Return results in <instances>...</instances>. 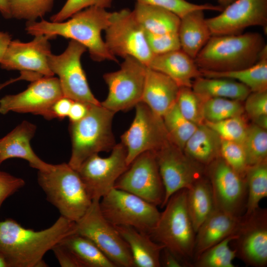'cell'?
<instances>
[{
    "label": "cell",
    "mask_w": 267,
    "mask_h": 267,
    "mask_svg": "<svg viewBox=\"0 0 267 267\" xmlns=\"http://www.w3.org/2000/svg\"><path fill=\"white\" fill-rule=\"evenodd\" d=\"M75 222L60 216L40 231L26 228L12 219L0 221V253L9 267H43L45 253L74 233Z\"/></svg>",
    "instance_id": "obj_1"
},
{
    "label": "cell",
    "mask_w": 267,
    "mask_h": 267,
    "mask_svg": "<svg viewBox=\"0 0 267 267\" xmlns=\"http://www.w3.org/2000/svg\"><path fill=\"white\" fill-rule=\"evenodd\" d=\"M111 12L106 8L92 6L73 15L62 22H27L25 30L27 34L36 36L45 35L51 39L61 36L76 41L84 45L90 57L94 61L106 60L117 62L116 57L109 51L101 33L108 27Z\"/></svg>",
    "instance_id": "obj_2"
},
{
    "label": "cell",
    "mask_w": 267,
    "mask_h": 267,
    "mask_svg": "<svg viewBox=\"0 0 267 267\" xmlns=\"http://www.w3.org/2000/svg\"><path fill=\"white\" fill-rule=\"evenodd\" d=\"M267 50L265 39L259 33L212 36L194 61L200 70H236L254 65Z\"/></svg>",
    "instance_id": "obj_3"
},
{
    "label": "cell",
    "mask_w": 267,
    "mask_h": 267,
    "mask_svg": "<svg viewBox=\"0 0 267 267\" xmlns=\"http://www.w3.org/2000/svg\"><path fill=\"white\" fill-rule=\"evenodd\" d=\"M186 193L187 189H183L170 197L149 235L185 267H192L196 232L187 210Z\"/></svg>",
    "instance_id": "obj_4"
},
{
    "label": "cell",
    "mask_w": 267,
    "mask_h": 267,
    "mask_svg": "<svg viewBox=\"0 0 267 267\" xmlns=\"http://www.w3.org/2000/svg\"><path fill=\"white\" fill-rule=\"evenodd\" d=\"M38 182L47 200L61 216L77 222L90 206L92 199L78 171L68 163L53 165L47 171H39Z\"/></svg>",
    "instance_id": "obj_5"
},
{
    "label": "cell",
    "mask_w": 267,
    "mask_h": 267,
    "mask_svg": "<svg viewBox=\"0 0 267 267\" xmlns=\"http://www.w3.org/2000/svg\"><path fill=\"white\" fill-rule=\"evenodd\" d=\"M115 113L99 105L89 104L86 116L70 123L72 152L68 164L77 170L89 157L112 150L116 145L112 130Z\"/></svg>",
    "instance_id": "obj_6"
},
{
    "label": "cell",
    "mask_w": 267,
    "mask_h": 267,
    "mask_svg": "<svg viewBox=\"0 0 267 267\" xmlns=\"http://www.w3.org/2000/svg\"><path fill=\"white\" fill-rule=\"evenodd\" d=\"M99 206L105 218L113 226H129L148 234L160 215L156 206L115 188L100 199Z\"/></svg>",
    "instance_id": "obj_7"
},
{
    "label": "cell",
    "mask_w": 267,
    "mask_h": 267,
    "mask_svg": "<svg viewBox=\"0 0 267 267\" xmlns=\"http://www.w3.org/2000/svg\"><path fill=\"white\" fill-rule=\"evenodd\" d=\"M99 199H93L84 216L75 222L74 233L93 242L116 266L135 267L128 245L102 214Z\"/></svg>",
    "instance_id": "obj_8"
},
{
    "label": "cell",
    "mask_w": 267,
    "mask_h": 267,
    "mask_svg": "<svg viewBox=\"0 0 267 267\" xmlns=\"http://www.w3.org/2000/svg\"><path fill=\"white\" fill-rule=\"evenodd\" d=\"M105 43L114 56H131L148 66L154 55L148 44L145 32L128 8L111 12Z\"/></svg>",
    "instance_id": "obj_9"
},
{
    "label": "cell",
    "mask_w": 267,
    "mask_h": 267,
    "mask_svg": "<svg viewBox=\"0 0 267 267\" xmlns=\"http://www.w3.org/2000/svg\"><path fill=\"white\" fill-rule=\"evenodd\" d=\"M124 59L118 70L103 76L108 93L100 104L115 113L129 110L140 102L144 88L147 66L133 57Z\"/></svg>",
    "instance_id": "obj_10"
},
{
    "label": "cell",
    "mask_w": 267,
    "mask_h": 267,
    "mask_svg": "<svg viewBox=\"0 0 267 267\" xmlns=\"http://www.w3.org/2000/svg\"><path fill=\"white\" fill-rule=\"evenodd\" d=\"M87 51L84 45L71 40L62 53L49 55L48 65L53 74L58 76L63 96L73 101L99 105L100 102L91 92L81 64V57Z\"/></svg>",
    "instance_id": "obj_11"
},
{
    "label": "cell",
    "mask_w": 267,
    "mask_h": 267,
    "mask_svg": "<svg viewBox=\"0 0 267 267\" xmlns=\"http://www.w3.org/2000/svg\"><path fill=\"white\" fill-rule=\"evenodd\" d=\"M135 107L134 119L121 137V143L127 150L128 166L141 153L156 152L169 140L162 117L142 102Z\"/></svg>",
    "instance_id": "obj_12"
},
{
    "label": "cell",
    "mask_w": 267,
    "mask_h": 267,
    "mask_svg": "<svg viewBox=\"0 0 267 267\" xmlns=\"http://www.w3.org/2000/svg\"><path fill=\"white\" fill-rule=\"evenodd\" d=\"M114 188L161 207L164 200L165 189L155 153L147 151L136 157L117 179Z\"/></svg>",
    "instance_id": "obj_13"
},
{
    "label": "cell",
    "mask_w": 267,
    "mask_h": 267,
    "mask_svg": "<svg viewBox=\"0 0 267 267\" xmlns=\"http://www.w3.org/2000/svg\"><path fill=\"white\" fill-rule=\"evenodd\" d=\"M111 154L103 158L95 154L87 158L77 170L92 200L99 199L114 188L129 166L127 150L122 143L116 144Z\"/></svg>",
    "instance_id": "obj_14"
},
{
    "label": "cell",
    "mask_w": 267,
    "mask_h": 267,
    "mask_svg": "<svg viewBox=\"0 0 267 267\" xmlns=\"http://www.w3.org/2000/svg\"><path fill=\"white\" fill-rule=\"evenodd\" d=\"M206 167V177L211 185L215 208L234 216H242L247 197L245 178L221 156Z\"/></svg>",
    "instance_id": "obj_15"
},
{
    "label": "cell",
    "mask_w": 267,
    "mask_h": 267,
    "mask_svg": "<svg viewBox=\"0 0 267 267\" xmlns=\"http://www.w3.org/2000/svg\"><path fill=\"white\" fill-rule=\"evenodd\" d=\"M156 158L165 189L164 208L176 192L188 189L203 176L202 166L187 157L170 140L156 152Z\"/></svg>",
    "instance_id": "obj_16"
},
{
    "label": "cell",
    "mask_w": 267,
    "mask_h": 267,
    "mask_svg": "<svg viewBox=\"0 0 267 267\" xmlns=\"http://www.w3.org/2000/svg\"><path fill=\"white\" fill-rule=\"evenodd\" d=\"M62 96L57 78L42 77L31 82L24 91L2 97L0 99V113H32L44 117L54 102Z\"/></svg>",
    "instance_id": "obj_17"
},
{
    "label": "cell",
    "mask_w": 267,
    "mask_h": 267,
    "mask_svg": "<svg viewBox=\"0 0 267 267\" xmlns=\"http://www.w3.org/2000/svg\"><path fill=\"white\" fill-rule=\"evenodd\" d=\"M234 242L236 257L246 265L265 267L267 265V211L260 207L242 216Z\"/></svg>",
    "instance_id": "obj_18"
},
{
    "label": "cell",
    "mask_w": 267,
    "mask_h": 267,
    "mask_svg": "<svg viewBox=\"0 0 267 267\" xmlns=\"http://www.w3.org/2000/svg\"><path fill=\"white\" fill-rule=\"evenodd\" d=\"M206 22L212 36L239 34L251 26L265 28L267 0H235Z\"/></svg>",
    "instance_id": "obj_19"
},
{
    "label": "cell",
    "mask_w": 267,
    "mask_h": 267,
    "mask_svg": "<svg viewBox=\"0 0 267 267\" xmlns=\"http://www.w3.org/2000/svg\"><path fill=\"white\" fill-rule=\"evenodd\" d=\"M34 37L28 42L11 40L0 63L1 68L41 77L53 76L48 65L51 39L45 35Z\"/></svg>",
    "instance_id": "obj_20"
},
{
    "label": "cell",
    "mask_w": 267,
    "mask_h": 267,
    "mask_svg": "<svg viewBox=\"0 0 267 267\" xmlns=\"http://www.w3.org/2000/svg\"><path fill=\"white\" fill-rule=\"evenodd\" d=\"M36 131L33 123L24 121L0 139V164L5 160L18 158L28 162L39 171H47L53 167L40 159L31 147L30 141Z\"/></svg>",
    "instance_id": "obj_21"
},
{
    "label": "cell",
    "mask_w": 267,
    "mask_h": 267,
    "mask_svg": "<svg viewBox=\"0 0 267 267\" xmlns=\"http://www.w3.org/2000/svg\"><path fill=\"white\" fill-rule=\"evenodd\" d=\"M242 216H234L215 208L196 232L193 262L207 249L236 234Z\"/></svg>",
    "instance_id": "obj_22"
},
{
    "label": "cell",
    "mask_w": 267,
    "mask_h": 267,
    "mask_svg": "<svg viewBox=\"0 0 267 267\" xmlns=\"http://www.w3.org/2000/svg\"><path fill=\"white\" fill-rule=\"evenodd\" d=\"M179 88L167 75L147 67L141 102L162 117L176 103Z\"/></svg>",
    "instance_id": "obj_23"
},
{
    "label": "cell",
    "mask_w": 267,
    "mask_h": 267,
    "mask_svg": "<svg viewBox=\"0 0 267 267\" xmlns=\"http://www.w3.org/2000/svg\"><path fill=\"white\" fill-rule=\"evenodd\" d=\"M147 67L167 75L179 88H191L193 81L202 76L194 59L181 49L154 55Z\"/></svg>",
    "instance_id": "obj_24"
},
{
    "label": "cell",
    "mask_w": 267,
    "mask_h": 267,
    "mask_svg": "<svg viewBox=\"0 0 267 267\" xmlns=\"http://www.w3.org/2000/svg\"><path fill=\"white\" fill-rule=\"evenodd\" d=\"M126 242L135 267H160V256L165 247L155 241L149 234L129 226H114Z\"/></svg>",
    "instance_id": "obj_25"
},
{
    "label": "cell",
    "mask_w": 267,
    "mask_h": 267,
    "mask_svg": "<svg viewBox=\"0 0 267 267\" xmlns=\"http://www.w3.org/2000/svg\"><path fill=\"white\" fill-rule=\"evenodd\" d=\"M204 11L196 10L181 17L178 30L181 49L194 59L212 36Z\"/></svg>",
    "instance_id": "obj_26"
},
{
    "label": "cell",
    "mask_w": 267,
    "mask_h": 267,
    "mask_svg": "<svg viewBox=\"0 0 267 267\" xmlns=\"http://www.w3.org/2000/svg\"><path fill=\"white\" fill-rule=\"evenodd\" d=\"M221 141L219 135L204 123L197 126L183 151L194 162L206 166L220 157Z\"/></svg>",
    "instance_id": "obj_27"
},
{
    "label": "cell",
    "mask_w": 267,
    "mask_h": 267,
    "mask_svg": "<svg viewBox=\"0 0 267 267\" xmlns=\"http://www.w3.org/2000/svg\"><path fill=\"white\" fill-rule=\"evenodd\" d=\"M133 12L145 32L156 34L178 32L180 18L170 10L136 2Z\"/></svg>",
    "instance_id": "obj_28"
},
{
    "label": "cell",
    "mask_w": 267,
    "mask_h": 267,
    "mask_svg": "<svg viewBox=\"0 0 267 267\" xmlns=\"http://www.w3.org/2000/svg\"><path fill=\"white\" fill-rule=\"evenodd\" d=\"M191 88L204 100L220 97L242 101L251 92L246 86L234 80L202 76L193 81Z\"/></svg>",
    "instance_id": "obj_29"
},
{
    "label": "cell",
    "mask_w": 267,
    "mask_h": 267,
    "mask_svg": "<svg viewBox=\"0 0 267 267\" xmlns=\"http://www.w3.org/2000/svg\"><path fill=\"white\" fill-rule=\"evenodd\" d=\"M186 205L196 232L215 209L212 187L207 177L202 176L187 189Z\"/></svg>",
    "instance_id": "obj_30"
},
{
    "label": "cell",
    "mask_w": 267,
    "mask_h": 267,
    "mask_svg": "<svg viewBox=\"0 0 267 267\" xmlns=\"http://www.w3.org/2000/svg\"><path fill=\"white\" fill-rule=\"evenodd\" d=\"M202 76L234 80L248 87L251 92L267 90V50L254 65L241 69L217 72L200 70Z\"/></svg>",
    "instance_id": "obj_31"
},
{
    "label": "cell",
    "mask_w": 267,
    "mask_h": 267,
    "mask_svg": "<svg viewBox=\"0 0 267 267\" xmlns=\"http://www.w3.org/2000/svg\"><path fill=\"white\" fill-rule=\"evenodd\" d=\"M59 243L70 251L81 267H116L93 242L83 235L73 233Z\"/></svg>",
    "instance_id": "obj_32"
},
{
    "label": "cell",
    "mask_w": 267,
    "mask_h": 267,
    "mask_svg": "<svg viewBox=\"0 0 267 267\" xmlns=\"http://www.w3.org/2000/svg\"><path fill=\"white\" fill-rule=\"evenodd\" d=\"M247 188L246 212L247 215L259 207L260 201L267 196V162L248 166L245 176Z\"/></svg>",
    "instance_id": "obj_33"
},
{
    "label": "cell",
    "mask_w": 267,
    "mask_h": 267,
    "mask_svg": "<svg viewBox=\"0 0 267 267\" xmlns=\"http://www.w3.org/2000/svg\"><path fill=\"white\" fill-rule=\"evenodd\" d=\"M169 140L183 151L197 125L185 118L176 103L162 117Z\"/></svg>",
    "instance_id": "obj_34"
},
{
    "label": "cell",
    "mask_w": 267,
    "mask_h": 267,
    "mask_svg": "<svg viewBox=\"0 0 267 267\" xmlns=\"http://www.w3.org/2000/svg\"><path fill=\"white\" fill-rule=\"evenodd\" d=\"M237 237L232 234L203 252L193 262L196 267H234L233 260L236 257L235 249L229 243Z\"/></svg>",
    "instance_id": "obj_35"
},
{
    "label": "cell",
    "mask_w": 267,
    "mask_h": 267,
    "mask_svg": "<svg viewBox=\"0 0 267 267\" xmlns=\"http://www.w3.org/2000/svg\"><path fill=\"white\" fill-rule=\"evenodd\" d=\"M242 145L248 166L267 161V130L255 124L248 126Z\"/></svg>",
    "instance_id": "obj_36"
},
{
    "label": "cell",
    "mask_w": 267,
    "mask_h": 267,
    "mask_svg": "<svg viewBox=\"0 0 267 267\" xmlns=\"http://www.w3.org/2000/svg\"><path fill=\"white\" fill-rule=\"evenodd\" d=\"M241 101L220 97L205 100L203 115L205 122H215L242 116L244 111Z\"/></svg>",
    "instance_id": "obj_37"
},
{
    "label": "cell",
    "mask_w": 267,
    "mask_h": 267,
    "mask_svg": "<svg viewBox=\"0 0 267 267\" xmlns=\"http://www.w3.org/2000/svg\"><path fill=\"white\" fill-rule=\"evenodd\" d=\"M55 0H8L12 18L35 21L50 12Z\"/></svg>",
    "instance_id": "obj_38"
},
{
    "label": "cell",
    "mask_w": 267,
    "mask_h": 267,
    "mask_svg": "<svg viewBox=\"0 0 267 267\" xmlns=\"http://www.w3.org/2000/svg\"><path fill=\"white\" fill-rule=\"evenodd\" d=\"M204 101L191 88L180 87L176 103L182 115L198 126L205 122L203 115Z\"/></svg>",
    "instance_id": "obj_39"
},
{
    "label": "cell",
    "mask_w": 267,
    "mask_h": 267,
    "mask_svg": "<svg viewBox=\"0 0 267 267\" xmlns=\"http://www.w3.org/2000/svg\"><path fill=\"white\" fill-rule=\"evenodd\" d=\"M204 123L214 130L222 139L241 143L245 138L248 127L242 116Z\"/></svg>",
    "instance_id": "obj_40"
},
{
    "label": "cell",
    "mask_w": 267,
    "mask_h": 267,
    "mask_svg": "<svg viewBox=\"0 0 267 267\" xmlns=\"http://www.w3.org/2000/svg\"><path fill=\"white\" fill-rule=\"evenodd\" d=\"M136 2L159 6L178 15L180 18L186 14L196 10H213L222 11L223 7L210 3L195 4L186 0H136Z\"/></svg>",
    "instance_id": "obj_41"
},
{
    "label": "cell",
    "mask_w": 267,
    "mask_h": 267,
    "mask_svg": "<svg viewBox=\"0 0 267 267\" xmlns=\"http://www.w3.org/2000/svg\"><path fill=\"white\" fill-rule=\"evenodd\" d=\"M220 156L235 171L245 178L248 166L242 143L222 139Z\"/></svg>",
    "instance_id": "obj_42"
},
{
    "label": "cell",
    "mask_w": 267,
    "mask_h": 267,
    "mask_svg": "<svg viewBox=\"0 0 267 267\" xmlns=\"http://www.w3.org/2000/svg\"><path fill=\"white\" fill-rule=\"evenodd\" d=\"M244 109L254 124L267 130V90L251 92L245 99Z\"/></svg>",
    "instance_id": "obj_43"
},
{
    "label": "cell",
    "mask_w": 267,
    "mask_h": 267,
    "mask_svg": "<svg viewBox=\"0 0 267 267\" xmlns=\"http://www.w3.org/2000/svg\"><path fill=\"white\" fill-rule=\"evenodd\" d=\"M112 1L113 0H67L61 9L51 17L50 20L52 22L66 20L77 12L92 6L109 8Z\"/></svg>",
    "instance_id": "obj_44"
},
{
    "label": "cell",
    "mask_w": 267,
    "mask_h": 267,
    "mask_svg": "<svg viewBox=\"0 0 267 267\" xmlns=\"http://www.w3.org/2000/svg\"><path fill=\"white\" fill-rule=\"evenodd\" d=\"M145 34L148 44L154 55L181 49L178 33L156 34L145 32Z\"/></svg>",
    "instance_id": "obj_45"
},
{
    "label": "cell",
    "mask_w": 267,
    "mask_h": 267,
    "mask_svg": "<svg viewBox=\"0 0 267 267\" xmlns=\"http://www.w3.org/2000/svg\"><path fill=\"white\" fill-rule=\"evenodd\" d=\"M25 181L0 171V209L3 202L25 185Z\"/></svg>",
    "instance_id": "obj_46"
},
{
    "label": "cell",
    "mask_w": 267,
    "mask_h": 267,
    "mask_svg": "<svg viewBox=\"0 0 267 267\" xmlns=\"http://www.w3.org/2000/svg\"><path fill=\"white\" fill-rule=\"evenodd\" d=\"M73 100L62 96L51 105L44 118L48 120L54 118L63 119L68 117Z\"/></svg>",
    "instance_id": "obj_47"
},
{
    "label": "cell",
    "mask_w": 267,
    "mask_h": 267,
    "mask_svg": "<svg viewBox=\"0 0 267 267\" xmlns=\"http://www.w3.org/2000/svg\"><path fill=\"white\" fill-rule=\"evenodd\" d=\"M62 267H81L73 255L65 247L59 242L51 249Z\"/></svg>",
    "instance_id": "obj_48"
},
{
    "label": "cell",
    "mask_w": 267,
    "mask_h": 267,
    "mask_svg": "<svg viewBox=\"0 0 267 267\" xmlns=\"http://www.w3.org/2000/svg\"><path fill=\"white\" fill-rule=\"evenodd\" d=\"M89 104L80 101H73L68 117L70 123L76 122L87 114Z\"/></svg>",
    "instance_id": "obj_49"
},
{
    "label": "cell",
    "mask_w": 267,
    "mask_h": 267,
    "mask_svg": "<svg viewBox=\"0 0 267 267\" xmlns=\"http://www.w3.org/2000/svg\"><path fill=\"white\" fill-rule=\"evenodd\" d=\"M161 266L166 267H181L183 263L168 249L164 248L160 256Z\"/></svg>",
    "instance_id": "obj_50"
},
{
    "label": "cell",
    "mask_w": 267,
    "mask_h": 267,
    "mask_svg": "<svg viewBox=\"0 0 267 267\" xmlns=\"http://www.w3.org/2000/svg\"><path fill=\"white\" fill-rule=\"evenodd\" d=\"M11 40L9 34L0 31V63Z\"/></svg>",
    "instance_id": "obj_51"
},
{
    "label": "cell",
    "mask_w": 267,
    "mask_h": 267,
    "mask_svg": "<svg viewBox=\"0 0 267 267\" xmlns=\"http://www.w3.org/2000/svg\"><path fill=\"white\" fill-rule=\"evenodd\" d=\"M0 12L4 18H12L8 0H0Z\"/></svg>",
    "instance_id": "obj_52"
},
{
    "label": "cell",
    "mask_w": 267,
    "mask_h": 267,
    "mask_svg": "<svg viewBox=\"0 0 267 267\" xmlns=\"http://www.w3.org/2000/svg\"><path fill=\"white\" fill-rule=\"evenodd\" d=\"M21 80L29 81V77L25 73H20V75L17 78H12L5 81L4 82L0 83V90L7 86Z\"/></svg>",
    "instance_id": "obj_53"
},
{
    "label": "cell",
    "mask_w": 267,
    "mask_h": 267,
    "mask_svg": "<svg viewBox=\"0 0 267 267\" xmlns=\"http://www.w3.org/2000/svg\"><path fill=\"white\" fill-rule=\"evenodd\" d=\"M219 3L220 5L222 6L223 8L230 4L235 0H217Z\"/></svg>",
    "instance_id": "obj_54"
},
{
    "label": "cell",
    "mask_w": 267,
    "mask_h": 267,
    "mask_svg": "<svg viewBox=\"0 0 267 267\" xmlns=\"http://www.w3.org/2000/svg\"><path fill=\"white\" fill-rule=\"evenodd\" d=\"M0 267H9L5 259L0 253Z\"/></svg>",
    "instance_id": "obj_55"
},
{
    "label": "cell",
    "mask_w": 267,
    "mask_h": 267,
    "mask_svg": "<svg viewBox=\"0 0 267 267\" xmlns=\"http://www.w3.org/2000/svg\"></svg>",
    "instance_id": "obj_56"
}]
</instances>
